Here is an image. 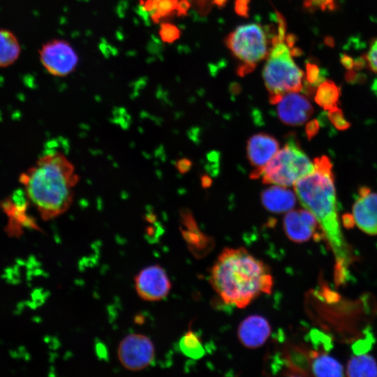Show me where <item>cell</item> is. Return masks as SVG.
<instances>
[{
    "mask_svg": "<svg viewBox=\"0 0 377 377\" xmlns=\"http://www.w3.org/2000/svg\"><path fill=\"white\" fill-rule=\"evenodd\" d=\"M261 202L265 208L273 213L291 210L296 203L294 193L285 186L276 185L265 188L261 193Z\"/></svg>",
    "mask_w": 377,
    "mask_h": 377,
    "instance_id": "cell-15",
    "label": "cell"
},
{
    "mask_svg": "<svg viewBox=\"0 0 377 377\" xmlns=\"http://www.w3.org/2000/svg\"><path fill=\"white\" fill-rule=\"evenodd\" d=\"M279 145L273 136L260 133L251 136L247 142L246 153L251 165L254 168L250 177L261 176L263 169L278 151Z\"/></svg>",
    "mask_w": 377,
    "mask_h": 377,
    "instance_id": "cell-10",
    "label": "cell"
},
{
    "mask_svg": "<svg viewBox=\"0 0 377 377\" xmlns=\"http://www.w3.org/2000/svg\"><path fill=\"white\" fill-rule=\"evenodd\" d=\"M16 263L19 265V266H22V265H26V263L24 260H22V259H16Z\"/></svg>",
    "mask_w": 377,
    "mask_h": 377,
    "instance_id": "cell-43",
    "label": "cell"
},
{
    "mask_svg": "<svg viewBox=\"0 0 377 377\" xmlns=\"http://www.w3.org/2000/svg\"><path fill=\"white\" fill-rule=\"evenodd\" d=\"M210 283L226 304L242 309L263 294H270L269 267L244 248H226L210 272Z\"/></svg>",
    "mask_w": 377,
    "mask_h": 377,
    "instance_id": "cell-2",
    "label": "cell"
},
{
    "mask_svg": "<svg viewBox=\"0 0 377 377\" xmlns=\"http://www.w3.org/2000/svg\"><path fill=\"white\" fill-rule=\"evenodd\" d=\"M269 102L277 104L283 95L303 88L304 73L291 58L288 46L283 42L273 45L263 71Z\"/></svg>",
    "mask_w": 377,
    "mask_h": 377,
    "instance_id": "cell-4",
    "label": "cell"
},
{
    "mask_svg": "<svg viewBox=\"0 0 377 377\" xmlns=\"http://www.w3.org/2000/svg\"><path fill=\"white\" fill-rule=\"evenodd\" d=\"M213 3L218 6L219 8L223 7L226 3L227 0H212Z\"/></svg>",
    "mask_w": 377,
    "mask_h": 377,
    "instance_id": "cell-42",
    "label": "cell"
},
{
    "mask_svg": "<svg viewBox=\"0 0 377 377\" xmlns=\"http://www.w3.org/2000/svg\"><path fill=\"white\" fill-rule=\"evenodd\" d=\"M276 112L283 124L300 126L310 118L313 108L304 96L296 92H288L283 95L277 103Z\"/></svg>",
    "mask_w": 377,
    "mask_h": 377,
    "instance_id": "cell-12",
    "label": "cell"
},
{
    "mask_svg": "<svg viewBox=\"0 0 377 377\" xmlns=\"http://www.w3.org/2000/svg\"><path fill=\"white\" fill-rule=\"evenodd\" d=\"M306 68V79L309 84H311L313 87H316L325 81V73L321 72L316 64L308 63Z\"/></svg>",
    "mask_w": 377,
    "mask_h": 377,
    "instance_id": "cell-24",
    "label": "cell"
},
{
    "mask_svg": "<svg viewBox=\"0 0 377 377\" xmlns=\"http://www.w3.org/2000/svg\"><path fill=\"white\" fill-rule=\"evenodd\" d=\"M303 3L304 7L310 10L319 8L323 11H332L336 8L334 0H304Z\"/></svg>",
    "mask_w": 377,
    "mask_h": 377,
    "instance_id": "cell-25",
    "label": "cell"
},
{
    "mask_svg": "<svg viewBox=\"0 0 377 377\" xmlns=\"http://www.w3.org/2000/svg\"><path fill=\"white\" fill-rule=\"evenodd\" d=\"M327 117L332 125L340 131L348 129L350 124L344 118L343 112L338 107L328 110Z\"/></svg>",
    "mask_w": 377,
    "mask_h": 377,
    "instance_id": "cell-23",
    "label": "cell"
},
{
    "mask_svg": "<svg viewBox=\"0 0 377 377\" xmlns=\"http://www.w3.org/2000/svg\"><path fill=\"white\" fill-rule=\"evenodd\" d=\"M201 181H202V184L204 187H209L212 183L210 178L207 176L202 177Z\"/></svg>",
    "mask_w": 377,
    "mask_h": 377,
    "instance_id": "cell-41",
    "label": "cell"
},
{
    "mask_svg": "<svg viewBox=\"0 0 377 377\" xmlns=\"http://www.w3.org/2000/svg\"><path fill=\"white\" fill-rule=\"evenodd\" d=\"M313 170V163L301 149L294 134L290 133L283 147L263 169L261 176L265 184L289 186Z\"/></svg>",
    "mask_w": 377,
    "mask_h": 377,
    "instance_id": "cell-5",
    "label": "cell"
},
{
    "mask_svg": "<svg viewBox=\"0 0 377 377\" xmlns=\"http://www.w3.org/2000/svg\"><path fill=\"white\" fill-rule=\"evenodd\" d=\"M291 56L299 57L303 54L302 50L299 47H292L290 50Z\"/></svg>",
    "mask_w": 377,
    "mask_h": 377,
    "instance_id": "cell-40",
    "label": "cell"
},
{
    "mask_svg": "<svg viewBox=\"0 0 377 377\" xmlns=\"http://www.w3.org/2000/svg\"><path fill=\"white\" fill-rule=\"evenodd\" d=\"M117 356L121 365L126 369L140 371L153 362L155 348L149 337L140 334H131L120 342Z\"/></svg>",
    "mask_w": 377,
    "mask_h": 377,
    "instance_id": "cell-8",
    "label": "cell"
},
{
    "mask_svg": "<svg viewBox=\"0 0 377 377\" xmlns=\"http://www.w3.org/2000/svg\"><path fill=\"white\" fill-rule=\"evenodd\" d=\"M40 59L47 71L54 76L64 77L73 73L79 57L71 45L64 40L54 39L43 44L39 51Z\"/></svg>",
    "mask_w": 377,
    "mask_h": 377,
    "instance_id": "cell-7",
    "label": "cell"
},
{
    "mask_svg": "<svg viewBox=\"0 0 377 377\" xmlns=\"http://www.w3.org/2000/svg\"><path fill=\"white\" fill-rule=\"evenodd\" d=\"M78 180L73 164L57 151L40 157L20 177L27 198L44 220L55 218L69 208Z\"/></svg>",
    "mask_w": 377,
    "mask_h": 377,
    "instance_id": "cell-3",
    "label": "cell"
},
{
    "mask_svg": "<svg viewBox=\"0 0 377 377\" xmlns=\"http://www.w3.org/2000/svg\"><path fill=\"white\" fill-rule=\"evenodd\" d=\"M178 2V0L161 1L151 13V17L153 22L158 23L161 18L170 15L177 9Z\"/></svg>",
    "mask_w": 377,
    "mask_h": 377,
    "instance_id": "cell-21",
    "label": "cell"
},
{
    "mask_svg": "<svg viewBox=\"0 0 377 377\" xmlns=\"http://www.w3.org/2000/svg\"><path fill=\"white\" fill-rule=\"evenodd\" d=\"M140 4L143 10L148 12L153 11L156 8L154 0H140Z\"/></svg>",
    "mask_w": 377,
    "mask_h": 377,
    "instance_id": "cell-35",
    "label": "cell"
},
{
    "mask_svg": "<svg viewBox=\"0 0 377 377\" xmlns=\"http://www.w3.org/2000/svg\"><path fill=\"white\" fill-rule=\"evenodd\" d=\"M346 372L349 376H376L377 363L369 355H357L348 361Z\"/></svg>",
    "mask_w": 377,
    "mask_h": 377,
    "instance_id": "cell-18",
    "label": "cell"
},
{
    "mask_svg": "<svg viewBox=\"0 0 377 377\" xmlns=\"http://www.w3.org/2000/svg\"><path fill=\"white\" fill-rule=\"evenodd\" d=\"M318 222L307 209L290 210L283 221L287 237L295 243H303L316 237Z\"/></svg>",
    "mask_w": 377,
    "mask_h": 377,
    "instance_id": "cell-11",
    "label": "cell"
},
{
    "mask_svg": "<svg viewBox=\"0 0 377 377\" xmlns=\"http://www.w3.org/2000/svg\"><path fill=\"white\" fill-rule=\"evenodd\" d=\"M367 64H368L365 55L361 56L360 57H358L354 60L353 69L357 71H361L365 68Z\"/></svg>",
    "mask_w": 377,
    "mask_h": 377,
    "instance_id": "cell-34",
    "label": "cell"
},
{
    "mask_svg": "<svg viewBox=\"0 0 377 377\" xmlns=\"http://www.w3.org/2000/svg\"><path fill=\"white\" fill-rule=\"evenodd\" d=\"M226 43L232 53L243 62L242 64L253 70L267 53L265 34L257 24L238 27L227 36Z\"/></svg>",
    "mask_w": 377,
    "mask_h": 377,
    "instance_id": "cell-6",
    "label": "cell"
},
{
    "mask_svg": "<svg viewBox=\"0 0 377 377\" xmlns=\"http://www.w3.org/2000/svg\"><path fill=\"white\" fill-rule=\"evenodd\" d=\"M179 346L184 355L193 359H198L205 353L200 338L192 331H188L180 339Z\"/></svg>",
    "mask_w": 377,
    "mask_h": 377,
    "instance_id": "cell-20",
    "label": "cell"
},
{
    "mask_svg": "<svg viewBox=\"0 0 377 377\" xmlns=\"http://www.w3.org/2000/svg\"><path fill=\"white\" fill-rule=\"evenodd\" d=\"M345 80L350 84L363 83L366 81L364 74L357 73L355 69L348 70L345 73Z\"/></svg>",
    "mask_w": 377,
    "mask_h": 377,
    "instance_id": "cell-27",
    "label": "cell"
},
{
    "mask_svg": "<svg viewBox=\"0 0 377 377\" xmlns=\"http://www.w3.org/2000/svg\"><path fill=\"white\" fill-rule=\"evenodd\" d=\"M310 370L316 376H342V365L334 358L324 353H309Z\"/></svg>",
    "mask_w": 377,
    "mask_h": 377,
    "instance_id": "cell-16",
    "label": "cell"
},
{
    "mask_svg": "<svg viewBox=\"0 0 377 377\" xmlns=\"http://www.w3.org/2000/svg\"><path fill=\"white\" fill-rule=\"evenodd\" d=\"M365 57L370 68L374 72L377 73V39L371 43L370 49Z\"/></svg>",
    "mask_w": 377,
    "mask_h": 377,
    "instance_id": "cell-26",
    "label": "cell"
},
{
    "mask_svg": "<svg viewBox=\"0 0 377 377\" xmlns=\"http://www.w3.org/2000/svg\"><path fill=\"white\" fill-rule=\"evenodd\" d=\"M181 35L179 29L170 23H162L160 26L159 36L164 43H173Z\"/></svg>",
    "mask_w": 377,
    "mask_h": 377,
    "instance_id": "cell-22",
    "label": "cell"
},
{
    "mask_svg": "<svg viewBox=\"0 0 377 377\" xmlns=\"http://www.w3.org/2000/svg\"><path fill=\"white\" fill-rule=\"evenodd\" d=\"M324 43L330 47H334L335 42L332 36H326L324 39Z\"/></svg>",
    "mask_w": 377,
    "mask_h": 377,
    "instance_id": "cell-39",
    "label": "cell"
},
{
    "mask_svg": "<svg viewBox=\"0 0 377 377\" xmlns=\"http://www.w3.org/2000/svg\"><path fill=\"white\" fill-rule=\"evenodd\" d=\"M176 166L182 173H184L191 167V161L188 159L183 158L177 161Z\"/></svg>",
    "mask_w": 377,
    "mask_h": 377,
    "instance_id": "cell-33",
    "label": "cell"
},
{
    "mask_svg": "<svg viewBox=\"0 0 377 377\" xmlns=\"http://www.w3.org/2000/svg\"><path fill=\"white\" fill-rule=\"evenodd\" d=\"M271 334L269 321L260 315H251L245 318L239 325L237 337L246 348L255 349L262 346Z\"/></svg>",
    "mask_w": 377,
    "mask_h": 377,
    "instance_id": "cell-13",
    "label": "cell"
},
{
    "mask_svg": "<svg viewBox=\"0 0 377 377\" xmlns=\"http://www.w3.org/2000/svg\"><path fill=\"white\" fill-rule=\"evenodd\" d=\"M276 19L278 22V34L276 36L279 42H283L285 39V33L286 29V22L283 16L276 11Z\"/></svg>",
    "mask_w": 377,
    "mask_h": 377,
    "instance_id": "cell-28",
    "label": "cell"
},
{
    "mask_svg": "<svg viewBox=\"0 0 377 377\" xmlns=\"http://www.w3.org/2000/svg\"><path fill=\"white\" fill-rule=\"evenodd\" d=\"M340 62L346 70L353 69L354 60L351 57L346 54H341L340 55Z\"/></svg>",
    "mask_w": 377,
    "mask_h": 377,
    "instance_id": "cell-32",
    "label": "cell"
},
{
    "mask_svg": "<svg viewBox=\"0 0 377 377\" xmlns=\"http://www.w3.org/2000/svg\"><path fill=\"white\" fill-rule=\"evenodd\" d=\"M135 287L141 299L156 302L164 299L168 295L171 283L165 269L155 265L144 268L137 274Z\"/></svg>",
    "mask_w": 377,
    "mask_h": 377,
    "instance_id": "cell-9",
    "label": "cell"
},
{
    "mask_svg": "<svg viewBox=\"0 0 377 377\" xmlns=\"http://www.w3.org/2000/svg\"><path fill=\"white\" fill-rule=\"evenodd\" d=\"M343 223L346 228H353L355 223L353 215L345 214L343 216Z\"/></svg>",
    "mask_w": 377,
    "mask_h": 377,
    "instance_id": "cell-36",
    "label": "cell"
},
{
    "mask_svg": "<svg viewBox=\"0 0 377 377\" xmlns=\"http://www.w3.org/2000/svg\"><path fill=\"white\" fill-rule=\"evenodd\" d=\"M20 54V45L17 37L10 31L0 29V68L13 64Z\"/></svg>",
    "mask_w": 377,
    "mask_h": 377,
    "instance_id": "cell-17",
    "label": "cell"
},
{
    "mask_svg": "<svg viewBox=\"0 0 377 377\" xmlns=\"http://www.w3.org/2000/svg\"><path fill=\"white\" fill-rule=\"evenodd\" d=\"M191 7L188 0H180L177 7V14L178 16L186 15L188 10Z\"/></svg>",
    "mask_w": 377,
    "mask_h": 377,
    "instance_id": "cell-31",
    "label": "cell"
},
{
    "mask_svg": "<svg viewBox=\"0 0 377 377\" xmlns=\"http://www.w3.org/2000/svg\"><path fill=\"white\" fill-rule=\"evenodd\" d=\"M306 133L309 138L311 140L313 138L319 131V123L316 119H313L309 121L306 126Z\"/></svg>",
    "mask_w": 377,
    "mask_h": 377,
    "instance_id": "cell-30",
    "label": "cell"
},
{
    "mask_svg": "<svg viewBox=\"0 0 377 377\" xmlns=\"http://www.w3.org/2000/svg\"><path fill=\"white\" fill-rule=\"evenodd\" d=\"M313 165V171L300 178L294 189L301 204L316 216L332 249L335 279L339 284L348 276L353 256L339 223L332 164L328 157L322 156L315 158Z\"/></svg>",
    "mask_w": 377,
    "mask_h": 377,
    "instance_id": "cell-1",
    "label": "cell"
},
{
    "mask_svg": "<svg viewBox=\"0 0 377 377\" xmlns=\"http://www.w3.org/2000/svg\"><path fill=\"white\" fill-rule=\"evenodd\" d=\"M355 222L363 232L377 235V193L371 191L357 199L353 206Z\"/></svg>",
    "mask_w": 377,
    "mask_h": 377,
    "instance_id": "cell-14",
    "label": "cell"
},
{
    "mask_svg": "<svg viewBox=\"0 0 377 377\" xmlns=\"http://www.w3.org/2000/svg\"><path fill=\"white\" fill-rule=\"evenodd\" d=\"M161 1H162V0H154V3H155L156 6H157V4H158Z\"/></svg>",
    "mask_w": 377,
    "mask_h": 377,
    "instance_id": "cell-44",
    "label": "cell"
},
{
    "mask_svg": "<svg viewBox=\"0 0 377 377\" xmlns=\"http://www.w3.org/2000/svg\"><path fill=\"white\" fill-rule=\"evenodd\" d=\"M250 0H236L235 10L237 15L247 17L249 16V2Z\"/></svg>",
    "mask_w": 377,
    "mask_h": 377,
    "instance_id": "cell-29",
    "label": "cell"
},
{
    "mask_svg": "<svg viewBox=\"0 0 377 377\" xmlns=\"http://www.w3.org/2000/svg\"><path fill=\"white\" fill-rule=\"evenodd\" d=\"M285 38L286 43L290 48L293 47L295 42L297 40V36L293 34H288Z\"/></svg>",
    "mask_w": 377,
    "mask_h": 377,
    "instance_id": "cell-37",
    "label": "cell"
},
{
    "mask_svg": "<svg viewBox=\"0 0 377 377\" xmlns=\"http://www.w3.org/2000/svg\"><path fill=\"white\" fill-rule=\"evenodd\" d=\"M371 192V189L366 186L360 187L359 189L360 197H364Z\"/></svg>",
    "mask_w": 377,
    "mask_h": 377,
    "instance_id": "cell-38",
    "label": "cell"
},
{
    "mask_svg": "<svg viewBox=\"0 0 377 377\" xmlns=\"http://www.w3.org/2000/svg\"><path fill=\"white\" fill-rule=\"evenodd\" d=\"M340 95V89L331 80L323 81L318 87L315 101L325 110H330L337 107Z\"/></svg>",
    "mask_w": 377,
    "mask_h": 377,
    "instance_id": "cell-19",
    "label": "cell"
}]
</instances>
